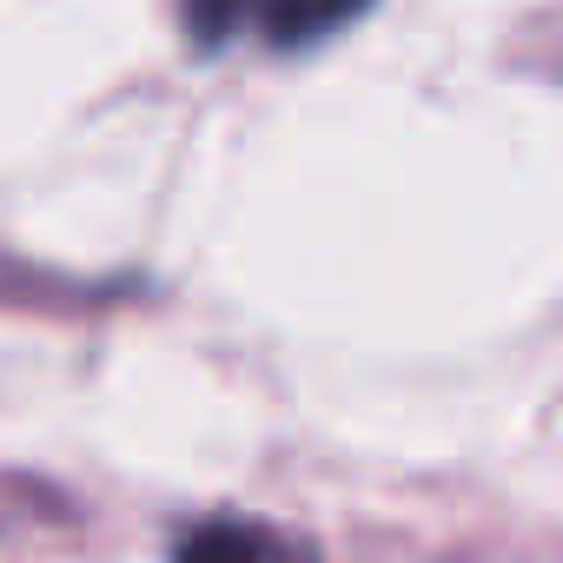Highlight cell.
I'll return each instance as SVG.
<instances>
[{"instance_id": "7a4b0ae2", "label": "cell", "mask_w": 563, "mask_h": 563, "mask_svg": "<svg viewBox=\"0 0 563 563\" xmlns=\"http://www.w3.org/2000/svg\"><path fill=\"white\" fill-rule=\"evenodd\" d=\"M173 563H325L299 530H278L258 517H206L186 530Z\"/></svg>"}, {"instance_id": "6da1fadb", "label": "cell", "mask_w": 563, "mask_h": 563, "mask_svg": "<svg viewBox=\"0 0 563 563\" xmlns=\"http://www.w3.org/2000/svg\"><path fill=\"white\" fill-rule=\"evenodd\" d=\"M372 0H179L186 34L199 54H219L232 41H265L272 54L319 47L325 34L352 27Z\"/></svg>"}]
</instances>
